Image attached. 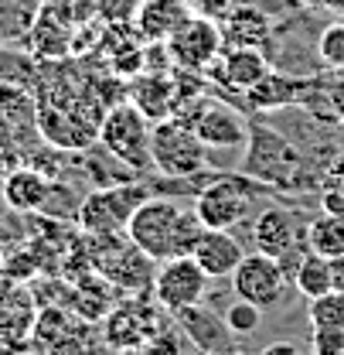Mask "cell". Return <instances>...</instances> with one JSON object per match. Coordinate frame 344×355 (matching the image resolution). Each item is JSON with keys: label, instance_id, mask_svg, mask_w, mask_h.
Returning a JSON list of instances; mask_svg holds the SVG:
<instances>
[{"label": "cell", "instance_id": "6da1fadb", "mask_svg": "<svg viewBox=\"0 0 344 355\" xmlns=\"http://www.w3.org/2000/svg\"><path fill=\"white\" fill-rule=\"evenodd\" d=\"M201 219L194 209H181L174 198H143L127 222L129 243L147 253L150 260H171V257H188L201 236Z\"/></svg>", "mask_w": 344, "mask_h": 355}, {"label": "cell", "instance_id": "7a4b0ae2", "mask_svg": "<svg viewBox=\"0 0 344 355\" xmlns=\"http://www.w3.org/2000/svg\"><path fill=\"white\" fill-rule=\"evenodd\" d=\"M150 161L161 175L168 178H188L198 175L208 161V147L201 137L191 130L188 120H157L150 127Z\"/></svg>", "mask_w": 344, "mask_h": 355}, {"label": "cell", "instance_id": "3957f363", "mask_svg": "<svg viewBox=\"0 0 344 355\" xmlns=\"http://www.w3.org/2000/svg\"><path fill=\"white\" fill-rule=\"evenodd\" d=\"M99 140L102 147L123 161L129 168H147L154 164L150 161V120L143 116V110L136 103H123V106H113L106 116H102V127H99Z\"/></svg>", "mask_w": 344, "mask_h": 355}, {"label": "cell", "instance_id": "277c9868", "mask_svg": "<svg viewBox=\"0 0 344 355\" xmlns=\"http://www.w3.org/2000/svg\"><path fill=\"white\" fill-rule=\"evenodd\" d=\"M208 273L198 266V260L188 253V257H171L164 260V266L157 270L154 277V297L164 311H184V308H194L205 301L208 294Z\"/></svg>", "mask_w": 344, "mask_h": 355}, {"label": "cell", "instance_id": "5b68a950", "mask_svg": "<svg viewBox=\"0 0 344 355\" xmlns=\"http://www.w3.org/2000/svg\"><path fill=\"white\" fill-rule=\"evenodd\" d=\"M168 55L181 69H191V72H205L225 48V38H221V28L218 21H208V17H198L191 14L171 38H168Z\"/></svg>", "mask_w": 344, "mask_h": 355}, {"label": "cell", "instance_id": "8992f818", "mask_svg": "<svg viewBox=\"0 0 344 355\" xmlns=\"http://www.w3.org/2000/svg\"><path fill=\"white\" fill-rule=\"evenodd\" d=\"M232 287H235V297H246L259 308L266 304H276L287 291V273L283 263L269 253H249L242 257V263L232 270Z\"/></svg>", "mask_w": 344, "mask_h": 355}, {"label": "cell", "instance_id": "52a82bcc", "mask_svg": "<svg viewBox=\"0 0 344 355\" xmlns=\"http://www.w3.org/2000/svg\"><path fill=\"white\" fill-rule=\"evenodd\" d=\"M147 195L140 188H106V191H92L82 209H79V225L92 236H113L120 229H127L133 209L143 202Z\"/></svg>", "mask_w": 344, "mask_h": 355}, {"label": "cell", "instance_id": "ba28073f", "mask_svg": "<svg viewBox=\"0 0 344 355\" xmlns=\"http://www.w3.org/2000/svg\"><path fill=\"white\" fill-rule=\"evenodd\" d=\"M249 209H253V198L235 181H215V184L201 188V195L194 202V216L201 219L205 229H232L249 216Z\"/></svg>", "mask_w": 344, "mask_h": 355}, {"label": "cell", "instance_id": "9c48e42d", "mask_svg": "<svg viewBox=\"0 0 344 355\" xmlns=\"http://www.w3.org/2000/svg\"><path fill=\"white\" fill-rule=\"evenodd\" d=\"M205 72H212L215 83H221V86L235 89V92H249L273 69H269V58L262 55V48H253V44H225L221 55Z\"/></svg>", "mask_w": 344, "mask_h": 355}, {"label": "cell", "instance_id": "30bf717a", "mask_svg": "<svg viewBox=\"0 0 344 355\" xmlns=\"http://www.w3.org/2000/svg\"><path fill=\"white\" fill-rule=\"evenodd\" d=\"M188 123H191V130L201 137L205 147H221V150L242 147L246 133H249L246 130V120L232 106H225V103H205L194 113V120H188Z\"/></svg>", "mask_w": 344, "mask_h": 355}, {"label": "cell", "instance_id": "8fae6325", "mask_svg": "<svg viewBox=\"0 0 344 355\" xmlns=\"http://www.w3.org/2000/svg\"><path fill=\"white\" fill-rule=\"evenodd\" d=\"M38 324V304L17 280H0V338L28 342Z\"/></svg>", "mask_w": 344, "mask_h": 355}, {"label": "cell", "instance_id": "7c38bea8", "mask_svg": "<svg viewBox=\"0 0 344 355\" xmlns=\"http://www.w3.org/2000/svg\"><path fill=\"white\" fill-rule=\"evenodd\" d=\"M191 257L198 260V266L215 280V277H232V270L242 263V246L228 229H201Z\"/></svg>", "mask_w": 344, "mask_h": 355}, {"label": "cell", "instance_id": "4fadbf2b", "mask_svg": "<svg viewBox=\"0 0 344 355\" xmlns=\"http://www.w3.org/2000/svg\"><path fill=\"white\" fill-rule=\"evenodd\" d=\"M0 195H3V202L14 212H38L51 198V181L42 171H35V168H10L3 175Z\"/></svg>", "mask_w": 344, "mask_h": 355}, {"label": "cell", "instance_id": "5bb4252c", "mask_svg": "<svg viewBox=\"0 0 344 355\" xmlns=\"http://www.w3.org/2000/svg\"><path fill=\"white\" fill-rule=\"evenodd\" d=\"M253 239H256L259 253H269L283 263V257L293 250L297 243V225H293V216L283 212V209H266L262 216L253 225Z\"/></svg>", "mask_w": 344, "mask_h": 355}, {"label": "cell", "instance_id": "9a60e30c", "mask_svg": "<svg viewBox=\"0 0 344 355\" xmlns=\"http://www.w3.org/2000/svg\"><path fill=\"white\" fill-rule=\"evenodd\" d=\"M177 321H181V328L188 331V338L201 349V352L208 355H225L228 352V324H221L212 311H201V304H194V308H184L177 311Z\"/></svg>", "mask_w": 344, "mask_h": 355}, {"label": "cell", "instance_id": "2e32d148", "mask_svg": "<svg viewBox=\"0 0 344 355\" xmlns=\"http://www.w3.org/2000/svg\"><path fill=\"white\" fill-rule=\"evenodd\" d=\"M191 14V0H147L140 7V31L154 42H168Z\"/></svg>", "mask_w": 344, "mask_h": 355}, {"label": "cell", "instance_id": "e0dca14e", "mask_svg": "<svg viewBox=\"0 0 344 355\" xmlns=\"http://www.w3.org/2000/svg\"><path fill=\"white\" fill-rule=\"evenodd\" d=\"M218 28H221L225 44H253V48H262L266 35H269V17L259 7H249V3L239 7L235 3Z\"/></svg>", "mask_w": 344, "mask_h": 355}, {"label": "cell", "instance_id": "ac0fdd59", "mask_svg": "<svg viewBox=\"0 0 344 355\" xmlns=\"http://www.w3.org/2000/svg\"><path fill=\"white\" fill-rule=\"evenodd\" d=\"M307 89H310V83H303V79H283V76L269 72L262 83H256L242 96L256 110H280V106H290V103H303Z\"/></svg>", "mask_w": 344, "mask_h": 355}, {"label": "cell", "instance_id": "d6986e66", "mask_svg": "<svg viewBox=\"0 0 344 355\" xmlns=\"http://www.w3.org/2000/svg\"><path fill=\"white\" fill-rule=\"evenodd\" d=\"M307 246L320 257H341L344 253V216L324 212L307 225Z\"/></svg>", "mask_w": 344, "mask_h": 355}, {"label": "cell", "instance_id": "ffe728a7", "mask_svg": "<svg viewBox=\"0 0 344 355\" xmlns=\"http://www.w3.org/2000/svg\"><path fill=\"white\" fill-rule=\"evenodd\" d=\"M293 280H297V291H300L307 301H310V297H317V294H327V291H334V287H331V260L310 250L300 263H297Z\"/></svg>", "mask_w": 344, "mask_h": 355}, {"label": "cell", "instance_id": "44dd1931", "mask_svg": "<svg viewBox=\"0 0 344 355\" xmlns=\"http://www.w3.org/2000/svg\"><path fill=\"white\" fill-rule=\"evenodd\" d=\"M106 342L113 349H140L147 342V324L136 311H116L109 321H106Z\"/></svg>", "mask_w": 344, "mask_h": 355}, {"label": "cell", "instance_id": "7402d4cb", "mask_svg": "<svg viewBox=\"0 0 344 355\" xmlns=\"http://www.w3.org/2000/svg\"><path fill=\"white\" fill-rule=\"evenodd\" d=\"M171 92L174 86L168 79H143L133 92V103L143 110L147 120H164L171 116Z\"/></svg>", "mask_w": 344, "mask_h": 355}, {"label": "cell", "instance_id": "603a6c76", "mask_svg": "<svg viewBox=\"0 0 344 355\" xmlns=\"http://www.w3.org/2000/svg\"><path fill=\"white\" fill-rule=\"evenodd\" d=\"M307 318L317 328H344V294L341 291H327V294L310 297Z\"/></svg>", "mask_w": 344, "mask_h": 355}, {"label": "cell", "instance_id": "cb8c5ba5", "mask_svg": "<svg viewBox=\"0 0 344 355\" xmlns=\"http://www.w3.org/2000/svg\"><path fill=\"white\" fill-rule=\"evenodd\" d=\"M317 58L327 65V69H338L344 72V17L341 21H331L320 38H317Z\"/></svg>", "mask_w": 344, "mask_h": 355}, {"label": "cell", "instance_id": "d4e9b609", "mask_svg": "<svg viewBox=\"0 0 344 355\" xmlns=\"http://www.w3.org/2000/svg\"><path fill=\"white\" fill-rule=\"evenodd\" d=\"M259 321H262V308L246 301V297L232 301L225 311V324H228L232 335H253V331H259Z\"/></svg>", "mask_w": 344, "mask_h": 355}, {"label": "cell", "instance_id": "484cf974", "mask_svg": "<svg viewBox=\"0 0 344 355\" xmlns=\"http://www.w3.org/2000/svg\"><path fill=\"white\" fill-rule=\"evenodd\" d=\"M310 355H344V328H317L314 324Z\"/></svg>", "mask_w": 344, "mask_h": 355}, {"label": "cell", "instance_id": "4316f807", "mask_svg": "<svg viewBox=\"0 0 344 355\" xmlns=\"http://www.w3.org/2000/svg\"><path fill=\"white\" fill-rule=\"evenodd\" d=\"M232 7H235V0H191V10L198 17H208V21H218V24L228 17Z\"/></svg>", "mask_w": 344, "mask_h": 355}, {"label": "cell", "instance_id": "83f0119b", "mask_svg": "<svg viewBox=\"0 0 344 355\" xmlns=\"http://www.w3.org/2000/svg\"><path fill=\"white\" fill-rule=\"evenodd\" d=\"M17 161V144H14V123L0 113V168Z\"/></svg>", "mask_w": 344, "mask_h": 355}, {"label": "cell", "instance_id": "f1b7e54d", "mask_svg": "<svg viewBox=\"0 0 344 355\" xmlns=\"http://www.w3.org/2000/svg\"><path fill=\"white\" fill-rule=\"evenodd\" d=\"M327 99H331V110L338 113V120H344V79L327 89Z\"/></svg>", "mask_w": 344, "mask_h": 355}, {"label": "cell", "instance_id": "f546056e", "mask_svg": "<svg viewBox=\"0 0 344 355\" xmlns=\"http://www.w3.org/2000/svg\"><path fill=\"white\" fill-rule=\"evenodd\" d=\"M331 287L344 294V253L341 257H331Z\"/></svg>", "mask_w": 344, "mask_h": 355}, {"label": "cell", "instance_id": "4dcf8cb0", "mask_svg": "<svg viewBox=\"0 0 344 355\" xmlns=\"http://www.w3.org/2000/svg\"><path fill=\"white\" fill-rule=\"evenodd\" d=\"M259 355H300V349H297L293 342H273V345H266Z\"/></svg>", "mask_w": 344, "mask_h": 355}, {"label": "cell", "instance_id": "1f68e13d", "mask_svg": "<svg viewBox=\"0 0 344 355\" xmlns=\"http://www.w3.org/2000/svg\"><path fill=\"white\" fill-rule=\"evenodd\" d=\"M0 355H28L24 342H14V338H0Z\"/></svg>", "mask_w": 344, "mask_h": 355}, {"label": "cell", "instance_id": "d6a6232c", "mask_svg": "<svg viewBox=\"0 0 344 355\" xmlns=\"http://www.w3.org/2000/svg\"><path fill=\"white\" fill-rule=\"evenodd\" d=\"M320 7H327V10H334V14L344 17V0H320Z\"/></svg>", "mask_w": 344, "mask_h": 355}, {"label": "cell", "instance_id": "836d02e7", "mask_svg": "<svg viewBox=\"0 0 344 355\" xmlns=\"http://www.w3.org/2000/svg\"><path fill=\"white\" fill-rule=\"evenodd\" d=\"M123 355H140V352H136V349H127V352H123Z\"/></svg>", "mask_w": 344, "mask_h": 355}, {"label": "cell", "instance_id": "e575fe53", "mask_svg": "<svg viewBox=\"0 0 344 355\" xmlns=\"http://www.w3.org/2000/svg\"><path fill=\"white\" fill-rule=\"evenodd\" d=\"M225 355H239V352H225Z\"/></svg>", "mask_w": 344, "mask_h": 355}]
</instances>
